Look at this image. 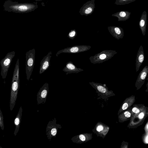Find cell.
<instances>
[{"label": "cell", "instance_id": "1", "mask_svg": "<svg viewBox=\"0 0 148 148\" xmlns=\"http://www.w3.org/2000/svg\"><path fill=\"white\" fill-rule=\"evenodd\" d=\"M3 10L9 12L23 13L31 12L38 8L37 2L19 3L12 0H6L3 5Z\"/></svg>", "mask_w": 148, "mask_h": 148}, {"label": "cell", "instance_id": "2", "mask_svg": "<svg viewBox=\"0 0 148 148\" xmlns=\"http://www.w3.org/2000/svg\"><path fill=\"white\" fill-rule=\"evenodd\" d=\"M19 64L18 58L13 73L11 87L10 100V109L12 111L15 105L19 88Z\"/></svg>", "mask_w": 148, "mask_h": 148}, {"label": "cell", "instance_id": "3", "mask_svg": "<svg viewBox=\"0 0 148 148\" xmlns=\"http://www.w3.org/2000/svg\"><path fill=\"white\" fill-rule=\"evenodd\" d=\"M117 53L115 50H105L90 57V62L94 64H100L111 58Z\"/></svg>", "mask_w": 148, "mask_h": 148}, {"label": "cell", "instance_id": "4", "mask_svg": "<svg viewBox=\"0 0 148 148\" xmlns=\"http://www.w3.org/2000/svg\"><path fill=\"white\" fill-rule=\"evenodd\" d=\"M35 50H30L25 54V73L27 80L29 81L33 71L35 63Z\"/></svg>", "mask_w": 148, "mask_h": 148}, {"label": "cell", "instance_id": "5", "mask_svg": "<svg viewBox=\"0 0 148 148\" xmlns=\"http://www.w3.org/2000/svg\"><path fill=\"white\" fill-rule=\"evenodd\" d=\"M15 53L14 51L8 52L0 62L1 68V74L3 79H5L6 77L12 59L15 56Z\"/></svg>", "mask_w": 148, "mask_h": 148}, {"label": "cell", "instance_id": "6", "mask_svg": "<svg viewBox=\"0 0 148 148\" xmlns=\"http://www.w3.org/2000/svg\"><path fill=\"white\" fill-rule=\"evenodd\" d=\"M61 128L60 125L56 123V118L49 121L47 125L46 131L47 137L49 141L52 138L56 137L58 129Z\"/></svg>", "mask_w": 148, "mask_h": 148}, {"label": "cell", "instance_id": "7", "mask_svg": "<svg viewBox=\"0 0 148 148\" xmlns=\"http://www.w3.org/2000/svg\"><path fill=\"white\" fill-rule=\"evenodd\" d=\"M91 47L87 45H76L71 47L65 48L60 50L57 53L56 55L58 56L62 53H77L84 52L89 50Z\"/></svg>", "mask_w": 148, "mask_h": 148}, {"label": "cell", "instance_id": "8", "mask_svg": "<svg viewBox=\"0 0 148 148\" xmlns=\"http://www.w3.org/2000/svg\"><path fill=\"white\" fill-rule=\"evenodd\" d=\"M49 90V84H44L40 88L37 95V104L45 103L46 101Z\"/></svg>", "mask_w": 148, "mask_h": 148}, {"label": "cell", "instance_id": "9", "mask_svg": "<svg viewBox=\"0 0 148 148\" xmlns=\"http://www.w3.org/2000/svg\"><path fill=\"white\" fill-rule=\"evenodd\" d=\"M95 0H90L84 3L79 12L81 15L87 16L92 14L95 8Z\"/></svg>", "mask_w": 148, "mask_h": 148}, {"label": "cell", "instance_id": "10", "mask_svg": "<svg viewBox=\"0 0 148 148\" xmlns=\"http://www.w3.org/2000/svg\"><path fill=\"white\" fill-rule=\"evenodd\" d=\"M107 28L110 34L115 38L119 40L123 38L124 33L122 28L113 26H109Z\"/></svg>", "mask_w": 148, "mask_h": 148}, {"label": "cell", "instance_id": "11", "mask_svg": "<svg viewBox=\"0 0 148 148\" xmlns=\"http://www.w3.org/2000/svg\"><path fill=\"white\" fill-rule=\"evenodd\" d=\"M51 55V51L48 52L46 56H44L43 59L41 61L39 71L40 74L44 72L49 67Z\"/></svg>", "mask_w": 148, "mask_h": 148}, {"label": "cell", "instance_id": "12", "mask_svg": "<svg viewBox=\"0 0 148 148\" xmlns=\"http://www.w3.org/2000/svg\"><path fill=\"white\" fill-rule=\"evenodd\" d=\"M62 71L65 72L67 75L72 73H78L83 71L84 70L77 68L71 61H69L66 63Z\"/></svg>", "mask_w": 148, "mask_h": 148}, {"label": "cell", "instance_id": "13", "mask_svg": "<svg viewBox=\"0 0 148 148\" xmlns=\"http://www.w3.org/2000/svg\"><path fill=\"white\" fill-rule=\"evenodd\" d=\"M148 75V66H145L140 72L136 83V86H141Z\"/></svg>", "mask_w": 148, "mask_h": 148}, {"label": "cell", "instance_id": "14", "mask_svg": "<svg viewBox=\"0 0 148 148\" xmlns=\"http://www.w3.org/2000/svg\"><path fill=\"white\" fill-rule=\"evenodd\" d=\"M145 58V54L143 48L141 45L139 48L137 55L136 61V71L137 72L142 64Z\"/></svg>", "mask_w": 148, "mask_h": 148}, {"label": "cell", "instance_id": "15", "mask_svg": "<svg viewBox=\"0 0 148 148\" xmlns=\"http://www.w3.org/2000/svg\"><path fill=\"white\" fill-rule=\"evenodd\" d=\"M147 13L146 11L143 12L139 22V27L143 36H145L146 32L147 21Z\"/></svg>", "mask_w": 148, "mask_h": 148}, {"label": "cell", "instance_id": "16", "mask_svg": "<svg viewBox=\"0 0 148 148\" xmlns=\"http://www.w3.org/2000/svg\"><path fill=\"white\" fill-rule=\"evenodd\" d=\"M131 14V12L128 11H121L112 14V16L117 17L119 21H125L129 18Z\"/></svg>", "mask_w": 148, "mask_h": 148}, {"label": "cell", "instance_id": "17", "mask_svg": "<svg viewBox=\"0 0 148 148\" xmlns=\"http://www.w3.org/2000/svg\"><path fill=\"white\" fill-rule=\"evenodd\" d=\"M22 111V107L21 106L18 113L14 119V124L15 126V128L14 132V134L15 136H16L17 134L19 131L21 121Z\"/></svg>", "mask_w": 148, "mask_h": 148}, {"label": "cell", "instance_id": "18", "mask_svg": "<svg viewBox=\"0 0 148 148\" xmlns=\"http://www.w3.org/2000/svg\"><path fill=\"white\" fill-rule=\"evenodd\" d=\"M136 0H116L114 4L117 5H124L131 3Z\"/></svg>", "mask_w": 148, "mask_h": 148}, {"label": "cell", "instance_id": "19", "mask_svg": "<svg viewBox=\"0 0 148 148\" xmlns=\"http://www.w3.org/2000/svg\"><path fill=\"white\" fill-rule=\"evenodd\" d=\"M77 35V32L75 29L71 30L69 33L68 37L70 39L73 40Z\"/></svg>", "mask_w": 148, "mask_h": 148}, {"label": "cell", "instance_id": "20", "mask_svg": "<svg viewBox=\"0 0 148 148\" xmlns=\"http://www.w3.org/2000/svg\"><path fill=\"white\" fill-rule=\"evenodd\" d=\"M0 126L1 130H3L4 128V124L3 122V117L2 112L0 109Z\"/></svg>", "mask_w": 148, "mask_h": 148}, {"label": "cell", "instance_id": "21", "mask_svg": "<svg viewBox=\"0 0 148 148\" xmlns=\"http://www.w3.org/2000/svg\"><path fill=\"white\" fill-rule=\"evenodd\" d=\"M103 129V126L101 125H100L97 127V130L98 132H100Z\"/></svg>", "mask_w": 148, "mask_h": 148}, {"label": "cell", "instance_id": "22", "mask_svg": "<svg viewBox=\"0 0 148 148\" xmlns=\"http://www.w3.org/2000/svg\"><path fill=\"white\" fill-rule=\"evenodd\" d=\"M124 114L125 116L129 118L131 116V113L128 111H126L124 113Z\"/></svg>", "mask_w": 148, "mask_h": 148}, {"label": "cell", "instance_id": "23", "mask_svg": "<svg viewBox=\"0 0 148 148\" xmlns=\"http://www.w3.org/2000/svg\"><path fill=\"white\" fill-rule=\"evenodd\" d=\"M132 111L136 113H138L139 112V110L137 108L135 107L132 108Z\"/></svg>", "mask_w": 148, "mask_h": 148}, {"label": "cell", "instance_id": "24", "mask_svg": "<svg viewBox=\"0 0 148 148\" xmlns=\"http://www.w3.org/2000/svg\"><path fill=\"white\" fill-rule=\"evenodd\" d=\"M128 106V104L127 103H124L122 106V109L124 110L127 108Z\"/></svg>", "mask_w": 148, "mask_h": 148}, {"label": "cell", "instance_id": "25", "mask_svg": "<svg viewBox=\"0 0 148 148\" xmlns=\"http://www.w3.org/2000/svg\"><path fill=\"white\" fill-rule=\"evenodd\" d=\"M80 139L82 141H84L85 140V137L83 135L81 134L79 136Z\"/></svg>", "mask_w": 148, "mask_h": 148}, {"label": "cell", "instance_id": "26", "mask_svg": "<svg viewBox=\"0 0 148 148\" xmlns=\"http://www.w3.org/2000/svg\"><path fill=\"white\" fill-rule=\"evenodd\" d=\"M144 116V114L143 113H140L139 115V117L140 119H142L143 118Z\"/></svg>", "mask_w": 148, "mask_h": 148}, {"label": "cell", "instance_id": "27", "mask_svg": "<svg viewBox=\"0 0 148 148\" xmlns=\"http://www.w3.org/2000/svg\"><path fill=\"white\" fill-rule=\"evenodd\" d=\"M36 1H42V0H34Z\"/></svg>", "mask_w": 148, "mask_h": 148}, {"label": "cell", "instance_id": "28", "mask_svg": "<svg viewBox=\"0 0 148 148\" xmlns=\"http://www.w3.org/2000/svg\"><path fill=\"white\" fill-rule=\"evenodd\" d=\"M146 142H147L148 143V136L147 137V139H146Z\"/></svg>", "mask_w": 148, "mask_h": 148}, {"label": "cell", "instance_id": "29", "mask_svg": "<svg viewBox=\"0 0 148 148\" xmlns=\"http://www.w3.org/2000/svg\"><path fill=\"white\" fill-rule=\"evenodd\" d=\"M147 79L148 81V77ZM147 84L148 85V82Z\"/></svg>", "mask_w": 148, "mask_h": 148}, {"label": "cell", "instance_id": "30", "mask_svg": "<svg viewBox=\"0 0 148 148\" xmlns=\"http://www.w3.org/2000/svg\"><path fill=\"white\" fill-rule=\"evenodd\" d=\"M147 128H148V125H147Z\"/></svg>", "mask_w": 148, "mask_h": 148}]
</instances>
